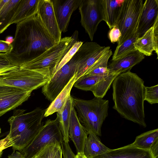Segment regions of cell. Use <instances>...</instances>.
<instances>
[{"instance_id":"cell-30","label":"cell","mask_w":158,"mask_h":158,"mask_svg":"<svg viewBox=\"0 0 158 158\" xmlns=\"http://www.w3.org/2000/svg\"><path fill=\"white\" fill-rule=\"evenodd\" d=\"M58 143H51L43 148L35 156L39 158H53L59 147Z\"/></svg>"},{"instance_id":"cell-38","label":"cell","mask_w":158,"mask_h":158,"mask_svg":"<svg viewBox=\"0 0 158 158\" xmlns=\"http://www.w3.org/2000/svg\"><path fill=\"white\" fill-rule=\"evenodd\" d=\"M150 150L154 158H158V140L153 144Z\"/></svg>"},{"instance_id":"cell-8","label":"cell","mask_w":158,"mask_h":158,"mask_svg":"<svg viewBox=\"0 0 158 158\" xmlns=\"http://www.w3.org/2000/svg\"><path fill=\"white\" fill-rule=\"evenodd\" d=\"M63 141L57 118L48 119L31 143L20 152L24 158H33L46 145L51 143L61 145Z\"/></svg>"},{"instance_id":"cell-28","label":"cell","mask_w":158,"mask_h":158,"mask_svg":"<svg viewBox=\"0 0 158 158\" xmlns=\"http://www.w3.org/2000/svg\"><path fill=\"white\" fill-rule=\"evenodd\" d=\"M158 140V129L143 133L136 138L135 141L130 145L133 147L149 150L155 142Z\"/></svg>"},{"instance_id":"cell-18","label":"cell","mask_w":158,"mask_h":158,"mask_svg":"<svg viewBox=\"0 0 158 158\" xmlns=\"http://www.w3.org/2000/svg\"><path fill=\"white\" fill-rule=\"evenodd\" d=\"M87 158H154L149 150L138 148L130 144L111 149L100 155Z\"/></svg>"},{"instance_id":"cell-21","label":"cell","mask_w":158,"mask_h":158,"mask_svg":"<svg viewBox=\"0 0 158 158\" xmlns=\"http://www.w3.org/2000/svg\"><path fill=\"white\" fill-rule=\"evenodd\" d=\"M76 81V73L46 109L44 117H47L55 112L59 111L62 109L70 95L71 90Z\"/></svg>"},{"instance_id":"cell-27","label":"cell","mask_w":158,"mask_h":158,"mask_svg":"<svg viewBox=\"0 0 158 158\" xmlns=\"http://www.w3.org/2000/svg\"><path fill=\"white\" fill-rule=\"evenodd\" d=\"M112 54L110 48L102 54L83 75L107 76L109 74L107 67L108 62Z\"/></svg>"},{"instance_id":"cell-6","label":"cell","mask_w":158,"mask_h":158,"mask_svg":"<svg viewBox=\"0 0 158 158\" xmlns=\"http://www.w3.org/2000/svg\"><path fill=\"white\" fill-rule=\"evenodd\" d=\"M78 34V31H76L72 36L61 38L59 42L39 56L20 67L30 70L48 68L51 77L63 57L77 41Z\"/></svg>"},{"instance_id":"cell-2","label":"cell","mask_w":158,"mask_h":158,"mask_svg":"<svg viewBox=\"0 0 158 158\" xmlns=\"http://www.w3.org/2000/svg\"><path fill=\"white\" fill-rule=\"evenodd\" d=\"M112 84L113 108L126 119L146 127L143 80L128 71L117 76Z\"/></svg>"},{"instance_id":"cell-37","label":"cell","mask_w":158,"mask_h":158,"mask_svg":"<svg viewBox=\"0 0 158 158\" xmlns=\"http://www.w3.org/2000/svg\"><path fill=\"white\" fill-rule=\"evenodd\" d=\"M12 48L11 44H9L6 41L0 40V52L8 53L11 51Z\"/></svg>"},{"instance_id":"cell-4","label":"cell","mask_w":158,"mask_h":158,"mask_svg":"<svg viewBox=\"0 0 158 158\" xmlns=\"http://www.w3.org/2000/svg\"><path fill=\"white\" fill-rule=\"evenodd\" d=\"M72 100L79 120L85 130L101 136L102 126L108 115L109 101L97 97L85 100L72 97Z\"/></svg>"},{"instance_id":"cell-14","label":"cell","mask_w":158,"mask_h":158,"mask_svg":"<svg viewBox=\"0 0 158 158\" xmlns=\"http://www.w3.org/2000/svg\"><path fill=\"white\" fill-rule=\"evenodd\" d=\"M37 14L45 28L56 42L61 38L59 28L51 0H39Z\"/></svg>"},{"instance_id":"cell-22","label":"cell","mask_w":158,"mask_h":158,"mask_svg":"<svg viewBox=\"0 0 158 158\" xmlns=\"http://www.w3.org/2000/svg\"><path fill=\"white\" fill-rule=\"evenodd\" d=\"M39 1V0H21L12 24H17L36 15Z\"/></svg>"},{"instance_id":"cell-3","label":"cell","mask_w":158,"mask_h":158,"mask_svg":"<svg viewBox=\"0 0 158 158\" xmlns=\"http://www.w3.org/2000/svg\"><path fill=\"white\" fill-rule=\"evenodd\" d=\"M46 109L37 107L24 113L23 109H14L8 119L10 131L6 137L9 147L20 152L32 141L43 125L42 121Z\"/></svg>"},{"instance_id":"cell-36","label":"cell","mask_w":158,"mask_h":158,"mask_svg":"<svg viewBox=\"0 0 158 158\" xmlns=\"http://www.w3.org/2000/svg\"><path fill=\"white\" fill-rule=\"evenodd\" d=\"M154 38L155 45V52L157 56L158 54V19H157L153 26Z\"/></svg>"},{"instance_id":"cell-11","label":"cell","mask_w":158,"mask_h":158,"mask_svg":"<svg viewBox=\"0 0 158 158\" xmlns=\"http://www.w3.org/2000/svg\"><path fill=\"white\" fill-rule=\"evenodd\" d=\"M109 48V46H101L95 42L83 44L74 55L77 63L76 80Z\"/></svg>"},{"instance_id":"cell-42","label":"cell","mask_w":158,"mask_h":158,"mask_svg":"<svg viewBox=\"0 0 158 158\" xmlns=\"http://www.w3.org/2000/svg\"><path fill=\"white\" fill-rule=\"evenodd\" d=\"M75 158H87L84 152H77L75 155Z\"/></svg>"},{"instance_id":"cell-5","label":"cell","mask_w":158,"mask_h":158,"mask_svg":"<svg viewBox=\"0 0 158 158\" xmlns=\"http://www.w3.org/2000/svg\"><path fill=\"white\" fill-rule=\"evenodd\" d=\"M48 68L30 70L18 67L0 75V84L32 92L44 86L49 80Z\"/></svg>"},{"instance_id":"cell-12","label":"cell","mask_w":158,"mask_h":158,"mask_svg":"<svg viewBox=\"0 0 158 158\" xmlns=\"http://www.w3.org/2000/svg\"><path fill=\"white\" fill-rule=\"evenodd\" d=\"M118 75L114 73L107 76L84 75L76 81L73 86L82 90L91 91L95 97L101 98L106 95Z\"/></svg>"},{"instance_id":"cell-34","label":"cell","mask_w":158,"mask_h":158,"mask_svg":"<svg viewBox=\"0 0 158 158\" xmlns=\"http://www.w3.org/2000/svg\"><path fill=\"white\" fill-rule=\"evenodd\" d=\"M121 35L119 30L116 26L112 28L108 33V38L111 43L118 42Z\"/></svg>"},{"instance_id":"cell-44","label":"cell","mask_w":158,"mask_h":158,"mask_svg":"<svg viewBox=\"0 0 158 158\" xmlns=\"http://www.w3.org/2000/svg\"><path fill=\"white\" fill-rule=\"evenodd\" d=\"M33 158H39L38 157L35 156V157H34Z\"/></svg>"},{"instance_id":"cell-35","label":"cell","mask_w":158,"mask_h":158,"mask_svg":"<svg viewBox=\"0 0 158 158\" xmlns=\"http://www.w3.org/2000/svg\"><path fill=\"white\" fill-rule=\"evenodd\" d=\"M61 146L64 158H75V155L71 150L69 142L63 141Z\"/></svg>"},{"instance_id":"cell-39","label":"cell","mask_w":158,"mask_h":158,"mask_svg":"<svg viewBox=\"0 0 158 158\" xmlns=\"http://www.w3.org/2000/svg\"><path fill=\"white\" fill-rule=\"evenodd\" d=\"M9 147L7 143V140L6 137L0 140V151Z\"/></svg>"},{"instance_id":"cell-23","label":"cell","mask_w":158,"mask_h":158,"mask_svg":"<svg viewBox=\"0 0 158 158\" xmlns=\"http://www.w3.org/2000/svg\"><path fill=\"white\" fill-rule=\"evenodd\" d=\"M73 106L72 97L70 95L62 109L56 112V118L63 136V141L65 142H69V126Z\"/></svg>"},{"instance_id":"cell-9","label":"cell","mask_w":158,"mask_h":158,"mask_svg":"<svg viewBox=\"0 0 158 158\" xmlns=\"http://www.w3.org/2000/svg\"><path fill=\"white\" fill-rule=\"evenodd\" d=\"M77 63L74 55L71 59L56 71L42 87V92L52 102L76 73Z\"/></svg>"},{"instance_id":"cell-40","label":"cell","mask_w":158,"mask_h":158,"mask_svg":"<svg viewBox=\"0 0 158 158\" xmlns=\"http://www.w3.org/2000/svg\"><path fill=\"white\" fill-rule=\"evenodd\" d=\"M8 158H24L22 153L19 151L15 152L14 151L13 152L8 156Z\"/></svg>"},{"instance_id":"cell-26","label":"cell","mask_w":158,"mask_h":158,"mask_svg":"<svg viewBox=\"0 0 158 158\" xmlns=\"http://www.w3.org/2000/svg\"><path fill=\"white\" fill-rule=\"evenodd\" d=\"M134 45L136 50L144 56H151L155 50L152 27L142 36L139 37L134 43Z\"/></svg>"},{"instance_id":"cell-20","label":"cell","mask_w":158,"mask_h":158,"mask_svg":"<svg viewBox=\"0 0 158 158\" xmlns=\"http://www.w3.org/2000/svg\"><path fill=\"white\" fill-rule=\"evenodd\" d=\"M124 0H101L103 21L110 29L115 26Z\"/></svg>"},{"instance_id":"cell-7","label":"cell","mask_w":158,"mask_h":158,"mask_svg":"<svg viewBox=\"0 0 158 158\" xmlns=\"http://www.w3.org/2000/svg\"><path fill=\"white\" fill-rule=\"evenodd\" d=\"M143 0H124L122 10L116 26L121 35L118 45L137 32L143 5Z\"/></svg>"},{"instance_id":"cell-43","label":"cell","mask_w":158,"mask_h":158,"mask_svg":"<svg viewBox=\"0 0 158 158\" xmlns=\"http://www.w3.org/2000/svg\"><path fill=\"white\" fill-rule=\"evenodd\" d=\"M14 40V38L11 36H7L6 38V41L9 44H11Z\"/></svg>"},{"instance_id":"cell-19","label":"cell","mask_w":158,"mask_h":158,"mask_svg":"<svg viewBox=\"0 0 158 158\" xmlns=\"http://www.w3.org/2000/svg\"><path fill=\"white\" fill-rule=\"evenodd\" d=\"M145 56L136 50L115 60H111L108 65L109 73L119 74L130 71L132 68L142 61Z\"/></svg>"},{"instance_id":"cell-17","label":"cell","mask_w":158,"mask_h":158,"mask_svg":"<svg viewBox=\"0 0 158 158\" xmlns=\"http://www.w3.org/2000/svg\"><path fill=\"white\" fill-rule=\"evenodd\" d=\"M69 134V137L73 143L77 153L84 152L88 133L80 123L73 105L70 114Z\"/></svg>"},{"instance_id":"cell-41","label":"cell","mask_w":158,"mask_h":158,"mask_svg":"<svg viewBox=\"0 0 158 158\" xmlns=\"http://www.w3.org/2000/svg\"><path fill=\"white\" fill-rule=\"evenodd\" d=\"M62 151L61 146H60L55 153L53 158H62Z\"/></svg>"},{"instance_id":"cell-25","label":"cell","mask_w":158,"mask_h":158,"mask_svg":"<svg viewBox=\"0 0 158 158\" xmlns=\"http://www.w3.org/2000/svg\"><path fill=\"white\" fill-rule=\"evenodd\" d=\"M87 133L84 150L87 158L100 155L110 149L101 142L97 135L92 132Z\"/></svg>"},{"instance_id":"cell-1","label":"cell","mask_w":158,"mask_h":158,"mask_svg":"<svg viewBox=\"0 0 158 158\" xmlns=\"http://www.w3.org/2000/svg\"><path fill=\"white\" fill-rule=\"evenodd\" d=\"M56 43L36 14L17 24L13 48L6 54L13 64L20 67Z\"/></svg>"},{"instance_id":"cell-33","label":"cell","mask_w":158,"mask_h":158,"mask_svg":"<svg viewBox=\"0 0 158 158\" xmlns=\"http://www.w3.org/2000/svg\"><path fill=\"white\" fill-rule=\"evenodd\" d=\"M18 67L11 63L6 53H0V75Z\"/></svg>"},{"instance_id":"cell-24","label":"cell","mask_w":158,"mask_h":158,"mask_svg":"<svg viewBox=\"0 0 158 158\" xmlns=\"http://www.w3.org/2000/svg\"><path fill=\"white\" fill-rule=\"evenodd\" d=\"M21 0H8L0 10V34L12 24Z\"/></svg>"},{"instance_id":"cell-16","label":"cell","mask_w":158,"mask_h":158,"mask_svg":"<svg viewBox=\"0 0 158 158\" xmlns=\"http://www.w3.org/2000/svg\"><path fill=\"white\" fill-rule=\"evenodd\" d=\"M157 19L158 0H145L143 3L137 29L139 37L142 36L152 27Z\"/></svg>"},{"instance_id":"cell-10","label":"cell","mask_w":158,"mask_h":158,"mask_svg":"<svg viewBox=\"0 0 158 158\" xmlns=\"http://www.w3.org/2000/svg\"><path fill=\"white\" fill-rule=\"evenodd\" d=\"M101 2V0H81L78 7L80 22L91 41L99 24L103 21Z\"/></svg>"},{"instance_id":"cell-13","label":"cell","mask_w":158,"mask_h":158,"mask_svg":"<svg viewBox=\"0 0 158 158\" xmlns=\"http://www.w3.org/2000/svg\"><path fill=\"white\" fill-rule=\"evenodd\" d=\"M31 92L0 84V116L27 100Z\"/></svg>"},{"instance_id":"cell-32","label":"cell","mask_w":158,"mask_h":158,"mask_svg":"<svg viewBox=\"0 0 158 158\" xmlns=\"http://www.w3.org/2000/svg\"><path fill=\"white\" fill-rule=\"evenodd\" d=\"M144 100L151 104L158 103V85L145 87Z\"/></svg>"},{"instance_id":"cell-31","label":"cell","mask_w":158,"mask_h":158,"mask_svg":"<svg viewBox=\"0 0 158 158\" xmlns=\"http://www.w3.org/2000/svg\"><path fill=\"white\" fill-rule=\"evenodd\" d=\"M83 44V42L81 41H76L62 59L58 64L54 74L71 59Z\"/></svg>"},{"instance_id":"cell-29","label":"cell","mask_w":158,"mask_h":158,"mask_svg":"<svg viewBox=\"0 0 158 158\" xmlns=\"http://www.w3.org/2000/svg\"><path fill=\"white\" fill-rule=\"evenodd\" d=\"M139 38L137 32L121 44L117 46L112 56V60H115L132 52L136 51L134 43Z\"/></svg>"},{"instance_id":"cell-45","label":"cell","mask_w":158,"mask_h":158,"mask_svg":"<svg viewBox=\"0 0 158 158\" xmlns=\"http://www.w3.org/2000/svg\"><path fill=\"white\" fill-rule=\"evenodd\" d=\"M1 129L0 128V134H1Z\"/></svg>"},{"instance_id":"cell-15","label":"cell","mask_w":158,"mask_h":158,"mask_svg":"<svg viewBox=\"0 0 158 158\" xmlns=\"http://www.w3.org/2000/svg\"><path fill=\"white\" fill-rule=\"evenodd\" d=\"M56 21L60 31L65 32L71 16L78 8L81 0H51Z\"/></svg>"}]
</instances>
